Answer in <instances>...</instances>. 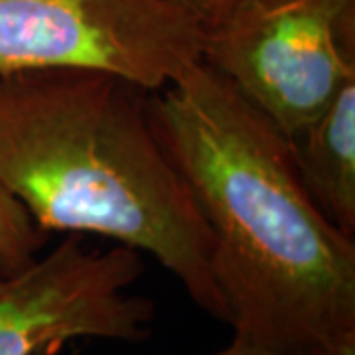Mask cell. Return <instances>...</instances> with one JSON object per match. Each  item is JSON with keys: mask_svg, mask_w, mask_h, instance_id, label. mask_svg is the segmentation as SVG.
I'll list each match as a JSON object with an SVG mask.
<instances>
[{"mask_svg": "<svg viewBox=\"0 0 355 355\" xmlns=\"http://www.w3.org/2000/svg\"><path fill=\"white\" fill-rule=\"evenodd\" d=\"M146 101L211 233L233 336L326 354L355 340L354 237L306 191L288 137L205 62Z\"/></svg>", "mask_w": 355, "mask_h": 355, "instance_id": "obj_1", "label": "cell"}, {"mask_svg": "<svg viewBox=\"0 0 355 355\" xmlns=\"http://www.w3.org/2000/svg\"><path fill=\"white\" fill-rule=\"evenodd\" d=\"M148 91L99 69L0 73V182L46 233L153 254L229 324L214 239L148 113Z\"/></svg>", "mask_w": 355, "mask_h": 355, "instance_id": "obj_2", "label": "cell"}, {"mask_svg": "<svg viewBox=\"0 0 355 355\" xmlns=\"http://www.w3.org/2000/svg\"><path fill=\"white\" fill-rule=\"evenodd\" d=\"M202 62L292 139L355 77V0H243Z\"/></svg>", "mask_w": 355, "mask_h": 355, "instance_id": "obj_3", "label": "cell"}, {"mask_svg": "<svg viewBox=\"0 0 355 355\" xmlns=\"http://www.w3.org/2000/svg\"><path fill=\"white\" fill-rule=\"evenodd\" d=\"M202 50V28L168 0H0V73L99 69L156 91Z\"/></svg>", "mask_w": 355, "mask_h": 355, "instance_id": "obj_4", "label": "cell"}, {"mask_svg": "<svg viewBox=\"0 0 355 355\" xmlns=\"http://www.w3.org/2000/svg\"><path fill=\"white\" fill-rule=\"evenodd\" d=\"M142 272L135 249H87L67 237L24 270L0 277V355H36L81 338L146 342L156 306L127 292Z\"/></svg>", "mask_w": 355, "mask_h": 355, "instance_id": "obj_5", "label": "cell"}, {"mask_svg": "<svg viewBox=\"0 0 355 355\" xmlns=\"http://www.w3.org/2000/svg\"><path fill=\"white\" fill-rule=\"evenodd\" d=\"M291 140L292 158L318 209L345 235L355 233V77Z\"/></svg>", "mask_w": 355, "mask_h": 355, "instance_id": "obj_6", "label": "cell"}, {"mask_svg": "<svg viewBox=\"0 0 355 355\" xmlns=\"http://www.w3.org/2000/svg\"><path fill=\"white\" fill-rule=\"evenodd\" d=\"M46 239L48 233L34 221L24 203L0 182V277L32 265Z\"/></svg>", "mask_w": 355, "mask_h": 355, "instance_id": "obj_7", "label": "cell"}, {"mask_svg": "<svg viewBox=\"0 0 355 355\" xmlns=\"http://www.w3.org/2000/svg\"><path fill=\"white\" fill-rule=\"evenodd\" d=\"M178 10L190 16L203 32L223 22L243 0H168Z\"/></svg>", "mask_w": 355, "mask_h": 355, "instance_id": "obj_8", "label": "cell"}, {"mask_svg": "<svg viewBox=\"0 0 355 355\" xmlns=\"http://www.w3.org/2000/svg\"><path fill=\"white\" fill-rule=\"evenodd\" d=\"M336 352H331V354H326V352H286V349L268 347V345H261V343L245 340V338H239V336H233V340H231L227 347L209 355H336Z\"/></svg>", "mask_w": 355, "mask_h": 355, "instance_id": "obj_9", "label": "cell"}, {"mask_svg": "<svg viewBox=\"0 0 355 355\" xmlns=\"http://www.w3.org/2000/svg\"><path fill=\"white\" fill-rule=\"evenodd\" d=\"M64 342H53L48 343L46 347H42L36 355H60L62 354V349H64Z\"/></svg>", "mask_w": 355, "mask_h": 355, "instance_id": "obj_10", "label": "cell"}, {"mask_svg": "<svg viewBox=\"0 0 355 355\" xmlns=\"http://www.w3.org/2000/svg\"><path fill=\"white\" fill-rule=\"evenodd\" d=\"M336 355H355V340H349V342L343 343L342 347L336 352Z\"/></svg>", "mask_w": 355, "mask_h": 355, "instance_id": "obj_11", "label": "cell"}]
</instances>
